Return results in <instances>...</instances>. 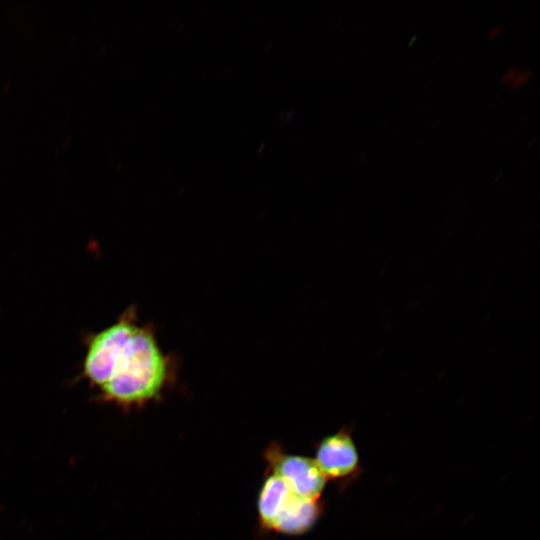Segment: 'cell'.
Masks as SVG:
<instances>
[{
  "label": "cell",
  "instance_id": "8",
  "mask_svg": "<svg viewBox=\"0 0 540 540\" xmlns=\"http://www.w3.org/2000/svg\"><path fill=\"white\" fill-rule=\"evenodd\" d=\"M502 30H503V25H501V24L496 25L492 29H490V31L488 32L487 37L489 39H494L501 33Z\"/></svg>",
  "mask_w": 540,
  "mask_h": 540
},
{
  "label": "cell",
  "instance_id": "5",
  "mask_svg": "<svg viewBox=\"0 0 540 540\" xmlns=\"http://www.w3.org/2000/svg\"><path fill=\"white\" fill-rule=\"evenodd\" d=\"M290 493L291 490L280 478L265 471L256 504L261 531L270 532L274 519Z\"/></svg>",
  "mask_w": 540,
  "mask_h": 540
},
{
  "label": "cell",
  "instance_id": "1",
  "mask_svg": "<svg viewBox=\"0 0 540 540\" xmlns=\"http://www.w3.org/2000/svg\"><path fill=\"white\" fill-rule=\"evenodd\" d=\"M81 376L105 400L124 407L161 399L174 377L172 360L154 330L138 324L133 307L88 337Z\"/></svg>",
  "mask_w": 540,
  "mask_h": 540
},
{
  "label": "cell",
  "instance_id": "4",
  "mask_svg": "<svg viewBox=\"0 0 540 540\" xmlns=\"http://www.w3.org/2000/svg\"><path fill=\"white\" fill-rule=\"evenodd\" d=\"M325 508V500L307 499L291 491L274 519L270 532L286 536L306 534L323 517Z\"/></svg>",
  "mask_w": 540,
  "mask_h": 540
},
{
  "label": "cell",
  "instance_id": "3",
  "mask_svg": "<svg viewBox=\"0 0 540 540\" xmlns=\"http://www.w3.org/2000/svg\"><path fill=\"white\" fill-rule=\"evenodd\" d=\"M263 459L266 472L280 478L293 493L307 499H322L327 479L314 458L288 453L278 442H271Z\"/></svg>",
  "mask_w": 540,
  "mask_h": 540
},
{
  "label": "cell",
  "instance_id": "6",
  "mask_svg": "<svg viewBox=\"0 0 540 540\" xmlns=\"http://www.w3.org/2000/svg\"><path fill=\"white\" fill-rule=\"evenodd\" d=\"M532 71L530 70H521L520 73L517 75V77L514 79L512 84L510 85L512 90H518L526 85V83L529 81V79L532 76Z\"/></svg>",
  "mask_w": 540,
  "mask_h": 540
},
{
  "label": "cell",
  "instance_id": "2",
  "mask_svg": "<svg viewBox=\"0 0 540 540\" xmlns=\"http://www.w3.org/2000/svg\"><path fill=\"white\" fill-rule=\"evenodd\" d=\"M353 431V425H344L314 443V460L327 481L333 482L339 493L355 484L365 471Z\"/></svg>",
  "mask_w": 540,
  "mask_h": 540
},
{
  "label": "cell",
  "instance_id": "7",
  "mask_svg": "<svg viewBox=\"0 0 540 540\" xmlns=\"http://www.w3.org/2000/svg\"><path fill=\"white\" fill-rule=\"evenodd\" d=\"M521 69L517 67L509 68L502 76L501 82L505 85H511L517 75L520 73Z\"/></svg>",
  "mask_w": 540,
  "mask_h": 540
}]
</instances>
